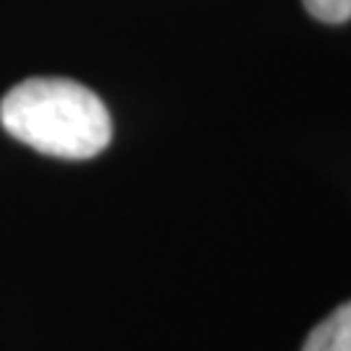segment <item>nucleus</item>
Wrapping results in <instances>:
<instances>
[{
	"label": "nucleus",
	"instance_id": "nucleus-1",
	"mask_svg": "<svg viewBox=\"0 0 351 351\" xmlns=\"http://www.w3.org/2000/svg\"><path fill=\"white\" fill-rule=\"evenodd\" d=\"M0 123L16 141L58 159H91L110 146L104 101L71 78H26L0 101Z\"/></svg>",
	"mask_w": 351,
	"mask_h": 351
},
{
	"label": "nucleus",
	"instance_id": "nucleus-2",
	"mask_svg": "<svg viewBox=\"0 0 351 351\" xmlns=\"http://www.w3.org/2000/svg\"><path fill=\"white\" fill-rule=\"evenodd\" d=\"M302 351H351V302L336 307L310 330Z\"/></svg>",
	"mask_w": 351,
	"mask_h": 351
},
{
	"label": "nucleus",
	"instance_id": "nucleus-3",
	"mask_svg": "<svg viewBox=\"0 0 351 351\" xmlns=\"http://www.w3.org/2000/svg\"><path fill=\"white\" fill-rule=\"evenodd\" d=\"M304 8L326 24H343L351 19V0H304Z\"/></svg>",
	"mask_w": 351,
	"mask_h": 351
}]
</instances>
